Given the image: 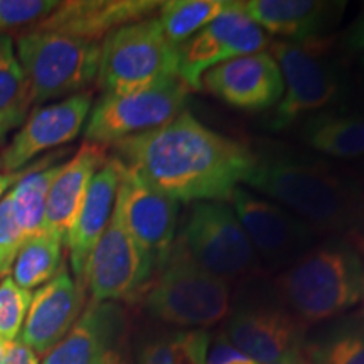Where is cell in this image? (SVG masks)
<instances>
[{"label":"cell","instance_id":"25","mask_svg":"<svg viewBox=\"0 0 364 364\" xmlns=\"http://www.w3.org/2000/svg\"><path fill=\"white\" fill-rule=\"evenodd\" d=\"M311 364H364V312L327 327L304 344Z\"/></svg>","mask_w":364,"mask_h":364},{"label":"cell","instance_id":"8","mask_svg":"<svg viewBox=\"0 0 364 364\" xmlns=\"http://www.w3.org/2000/svg\"><path fill=\"white\" fill-rule=\"evenodd\" d=\"M176 241L199 265L228 284L260 270L252 241L226 201L193 203Z\"/></svg>","mask_w":364,"mask_h":364},{"label":"cell","instance_id":"39","mask_svg":"<svg viewBox=\"0 0 364 364\" xmlns=\"http://www.w3.org/2000/svg\"><path fill=\"white\" fill-rule=\"evenodd\" d=\"M97 364H132V363L124 356V353L117 351V353L108 354L107 358H103L102 361L97 363Z\"/></svg>","mask_w":364,"mask_h":364},{"label":"cell","instance_id":"3","mask_svg":"<svg viewBox=\"0 0 364 364\" xmlns=\"http://www.w3.org/2000/svg\"><path fill=\"white\" fill-rule=\"evenodd\" d=\"M364 265L341 240L312 247L275 279L277 295L306 326L348 312L363 299Z\"/></svg>","mask_w":364,"mask_h":364},{"label":"cell","instance_id":"4","mask_svg":"<svg viewBox=\"0 0 364 364\" xmlns=\"http://www.w3.org/2000/svg\"><path fill=\"white\" fill-rule=\"evenodd\" d=\"M140 300L157 321L182 329H206L230 314L231 289L174 241Z\"/></svg>","mask_w":364,"mask_h":364},{"label":"cell","instance_id":"15","mask_svg":"<svg viewBox=\"0 0 364 364\" xmlns=\"http://www.w3.org/2000/svg\"><path fill=\"white\" fill-rule=\"evenodd\" d=\"M307 327L282 304H243L223 334L258 364H272L304 349Z\"/></svg>","mask_w":364,"mask_h":364},{"label":"cell","instance_id":"28","mask_svg":"<svg viewBox=\"0 0 364 364\" xmlns=\"http://www.w3.org/2000/svg\"><path fill=\"white\" fill-rule=\"evenodd\" d=\"M231 0H169L162 2L157 21L176 48L220 17Z\"/></svg>","mask_w":364,"mask_h":364},{"label":"cell","instance_id":"16","mask_svg":"<svg viewBox=\"0 0 364 364\" xmlns=\"http://www.w3.org/2000/svg\"><path fill=\"white\" fill-rule=\"evenodd\" d=\"M213 97L241 112H265L284 97V78L270 53H257L223 63L201 80Z\"/></svg>","mask_w":364,"mask_h":364},{"label":"cell","instance_id":"2","mask_svg":"<svg viewBox=\"0 0 364 364\" xmlns=\"http://www.w3.org/2000/svg\"><path fill=\"white\" fill-rule=\"evenodd\" d=\"M247 184L289 208L316 233H354L364 226V191L318 161L267 149L255 154Z\"/></svg>","mask_w":364,"mask_h":364},{"label":"cell","instance_id":"30","mask_svg":"<svg viewBox=\"0 0 364 364\" xmlns=\"http://www.w3.org/2000/svg\"><path fill=\"white\" fill-rule=\"evenodd\" d=\"M33 292L24 290L11 275L0 280V338L7 343L19 339Z\"/></svg>","mask_w":364,"mask_h":364},{"label":"cell","instance_id":"17","mask_svg":"<svg viewBox=\"0 0 364 364\" xmlns=\"http://www.w3.org/2000/svg\"><path fill=\"white\" fill-rule=\"evenodd\" d=\"M86 290L66 265L33 294L19 341L44 356L68 334L85 309Z\"/></svg>","mask_w":364,"mask_h":364},{"label":"cell","instance_id":"36","mask_svg":"<svg viewBox=\"0 0 364 364\" xmlns=\"http://www.w3.org/2000/svg\"><path fill=\"white\" fill-rule=\"evenodd\" d=\"M51 156V154H48V156L38 159V161H34L33 164H29V166L24 167V169L21 171H16V172H0V201H2L6 196L11 193L14 186L19 182L22 177H26L29 172H33L34 169H38L39 166H43V164L48 161V157Z\"/></svg>","mask_w":364,"mask_h":364},{"label":"cell","instance_id":"29","mask_svg":"<svg viewBox=\"0 0 364 364\" xmlns=\"http://www.w3.org/2000/svg\"><path fill=\"white\" fill-rule=\"evenodd\" d=\"M29 103L26 76L11 36H0V112Z\"/></svg>","mask_w":364,"mask_h":364},{"label":"cell","instance_id":"18","mask_svg":"<svg viewBox=\"0 0 364 364\" xmlns=\"http://www.w3.org/2000/svg\"><path fill=\"white\" fill-rule=\"evenodd\" d=\"M127 332L129 314L122 304L91 300L41 364H97L108 354L122 351Z\"/></svg>","mask_w":364,"mask_h":364},{"label":"cell","instance_id":"21","mask_svg":"<svg viewBox=\"0 0 364 364\" xmlns=\"http://www.w3.org/2000/svg\"><path fill=\"white\" fill-rule=\"evenodd\" d=\"M118 169L112 157L100 167L90 182V188L81 204L78 216L68 233L65 247L70 253V267L73 277L85 287L86 268L93 250L97 248L108 223L112 220L113 208L117 201Z\"/></svg>","mask_w":364,"mask_h":364},{"label":"cell","instance_id":"26","mask_svg":"<svg viewBox=\"0 0 364 364\" xmlns=\"http://www.w3.org/2000/svg\"><path fill=\"white\" fill-rule=\"evenodd\" d=\"M208 351L206 329L166 331L145 339L132 364H206Z\"/></svg>","mask_w":364,"mask_h":364},{"label":"cell","instance_id":"20","mask_svg":"<svg viewBox=\"0 0 364 364\" xmlns=\"http://www.w3.org/2000/svg\"><path fill=\"white\" fill-rule=\"evenodd\" d=\"M344 2L322 0H248L247 16L265 33L290 43L324 39L343 17Z\"/></svg>","mask_w":364,"mask_h":364},{"label":"cell","instance_id":"10","mask_svg":"<svg viewBox=\"0 0 364 364\" xmlns=\"http://www.w3.org/2000/svg\"><path fill=\"white\" fill-rule=\"evenodd\" d=\"M156 273L154 260L125 230L113 208L112 220L91 253L85 287L97 302H135Z\"/></svg>","mask_w":364,"mask_h":364},{"label":"cell","instance_id":"32","mask_svg":"<svg viewBox=\"0 0 364 364\" xmlns=\"http://www.w3.org/2000/svg\"><path fill=\"white\" fill-rule=\"evenodd\" d=\"M24 240V233L14 216L11 193H9L0 201V277L2 279L12 273L14 262Z\"/></svg>","mask_w":364,"mask_h":364},{"label":"cell","instance_id":"44","mask_svg":"<svg viewBox=\"0 0 364 364\" xmlns=\"http://www.w3.org/2000/svg\"><path fill=\"white\" fill-rule=\"evenodd\" d=\"M363 65H364V58H363Z\"/></svg>","mask_w":364,"mask_h":364},{"label":"cell","instance_id":"14","mask_svg":"<svg viewBox=\"0 0 364 364\" xmlns=\"http://www.w3.org/2000/svg\"><path fill=\"white\" fill-rule=\"evenodd\" d=\"M91 108V91L36 108L11 142L0 150V172L24 169L44 152L73 142L85 129Z\"/></svg>","mask_w":364,"mask_h":364},{"label":"cell","instance_id":"6","mask_svg":"<svg viewBox=\"0 0 364 364\" xmlns=\"http://www.w3.org/2000/svg\"><path fill=\"white\" fill-rule=\"evenodd\" d=\"M329 44L327 38L270 43V54L280 68L285 88L284 98L273 107L268 118L272 130L287 129L304 115L322 112L343 97L344 73L329 56Z\"/></svg>","mask_w":364,"mask_h":364},{"label":"cell","instance_id":"11","mask_svg":"<svg viewBox=\"0 0 364 364\" xmlns=\"http://www.w3.org/2000/svg\"><path fill=\"white\" fill-rule=\"evenodd\" d=\"M268 46V34L247 16L243 2H231L220 17L177 48V76L189 90L198 91L209 70L231 59L263 53Z\"/></svg>","mask_w":364,"mask_h":364},{"label":"cell","instance_id":"37","mask_svg":"<svg viewBox=\"0 0 364 364\" xmlns=\"http://www.w3.org/2000/svg\"><path fill=\"white\" fill-rule=\"evenodd\" d=\"M344 46L349 51H364V9L358 16V19L349 26L344 36Z\"/></svg>","mask_w":364,"mask_h":364},{"label":"cell","instance_id":"7","mask_svg":"<svg viewBox=\"0 0 364 364\" xmlns=\"http://www.w3.org/2000/svg\"><path fill=\"white\" fill-rule=\"evenodd\" d=\"M177 68V48L166 38L157 17H149L103 39L97 81L103 95L130 93L176 78Z\"/></svg>","mask_w":364,"mask_h":364},{"label":"cell","instance_id":"34","mask_svg":"<svg viewBox=\"0 0 364 364\" xmlns=\"http://www.w3.org/2000/svg\"><path fill=\"white\" fill-rule=\"evenodd\" d=\"M243 356L245 354L238 351V349L226 339L225 334H220V338L215 341L213 348L208 351L206 364H226Z\"/></svg>","mask_w":364,"mask_h":364},{"label":"cell","instance_id":"19","mask_svg":"<svg viewBox=\"0 0 364 364\" xmlns=\"http://www.w3.org/2000/svg\"><path fill=\"white\" fill-rule=\"evenodd\" d=\"M161 6L156 0H68L33 29L102 43L113 31L152 17Z\"/></svg>","mask_w":364,"mask_h":364},{"label":"cell","instance_id":"1","mask_svg":"<svg viewBox=\"0 0 364 364\" xmlns=\"http://www.w3.org/2000/svg\"><path fill=\"white\" fill-rule=\"evenodd\" d=\"M112 157L177 203L228 201L255 167L248 145L186 110L156 130L113 144Z\"/></svg>","mask_w":364,"mask_h":364},{"label":"cell","instance_id":"5","mask_svg":"<svg viewBox=\"0 0 364 364\" xmlns=\"http://www.w3.org/2000/svg\"><path fill=\"white\" fill-rule=\"evenodd\" d=\"M16 53L31 105L85 93L98 80L102 43L31 29L16 39Z\"/></svg>","mask_w":364,"mask_h":364},{"label":"cell","instance_id":"13","mask_svg":"<svg viewBox=\"0 0 364 364\" xmlns=\"http://www.w3.org/2000/svg\"><path fill=\"white\" fill-rule=\"evenodd\" d=\"M113 161L118 169L115 213L157 270L176 241L179 203L149 186L117 159Z\"/></svg>","mask_w":364,"mask_h":364},{"label":"cell","instance_id":"22","mask_svg":"<svg viewBox=\"0 0 364 364\" xmlns=\"http://www.w3.org/2000/svg\"><path fill=\"white\" fill-rule=\"evenodd\" d=\"M107 161V147L91 142L81 144L78 152L65 161L49 189L43 233L66 243L90 182Z\"/></svg>","mask_w":364,"mask_h":364},{"label":"cell","instance_id":"31","mask_svg":"<svg viewBox=\"0 0 364 364\" xmlns=\"http://www.w3.org/2000/svg\"><path fill=\"white\" fill-rule=\"evenodd\" d=\"M58 4L56 0H0V36L39 24Z\"/></svg>","mask_w":364,"mask_h":364},{"label":"cell","instance_id":"35","mask_svg":"<svg viewBox=\"0 0 364 364\" xmlns=\"http://www.w3.org/2000/svg\"><path fill=\"white\" fill-rule=\"evenodd\" d=\"M4 364H41V361L33 349L16 339L12 343H7Z\"/></svg>","mask_w":364,"mask_h":364},{"label":"cell","instance_id":"42","mask_svg":"<svg viewBox=\"0 0 364 364\" xmlns=\"http://www.w3.org/2000/svg\"><path fill=\"white\" fill-rule=\"evenodd\" d=\"M359 171H361V174H363V177H364V161L361 162V166H359Z\"/></svg>","mask_w":364,"mask_h":364},{"label":"cell","instance_id":"40","mask_svg":"<svg viewBox=\"0 0 364 364\" xmlns=\"http://www.w3.org/2000/svg\"><path fill=\"white\" fill-rule=\"evenodd\" d=\"M226 364H258V363L253 361V359H250L248 356H243V358H238V359H235V361L226 363Z\"/></svg>","mask_w":364,"mask_h":364},{"label":"cell","instance_id":"43","mask_svg":"<svg viewBox=\"0 0 364 364\" xmlns=\"http://www.w3.org/2000/svg\"><path fill=\"white\" fill-rule=\"evenodd\" d=\"M363 297H364V275H363Z\"/></svg>","mask_w":364,"mask_h":364},{"label":"cell","instance_id":"9","mask_svg":"<svg viewBox=\"0 0 364 364\" xmlns=\"http://www.w3.org/2000/svg\"><path fill=\"white\" fill-rule=\"evenodd\" d=\"M189 88L179 76L145 90L103 95L91 108L85 125L86 142L113 145L129 136L156 130L184 112Z\"/></svg>","mask_w":364,"mask_h":364},{"label":"cell","instance_id":"45","mask_svg":"<svg viewBox=\"0 0 364 364\" xmlns=\"http://www.w3.org/2000/svg\"><path fill=\"white\" fill-rule=\"evenodd\" d=\"M0 279H2V277H0Z\"/></svg>","mask_w":364,"mask_h":364},{"label":"cell","instance_id":"41","mask_svg":"<svg viewBox=\"0 0 364 364\" xmlns=\"http://www.w3.org/2000/svg\"><path fill=\"white\" fill-rule=\"evenodd\" d=\"M6 349H7V341L0 338V364H4V359H6Z\"/></svg>","mask_w":364,"mask_h":364},{"label":"cell","instance_id":"24","mask_svg":"<svg viewBox=\"0 0 364 364\" xmlns=\"http://www.w3.org/2000/svg\"><path fill=\"white\" fill-rule=\"evenodd\" d=\"M65 156L66 150H56L43 166L22 177L11 191L14 216L24 233V238L43 231L49 189L65 164Z\"/></svg>","mask_w":364,"mask_h":364},{"label":"cell","instance_id":"27","mask_svg":"<svg viewBox=\"0 0 364 364\" xmlns=\"http://www.w3.org/2000/svg\"><path fill=\"white\" fill-rule=\"evenodd\" d=\"M63 247L65 243L61 240L43 231L26 238L12 267L11 277L14 282L24 290L33 292L51 280L65 265Z\"/></svg>","mask_w":364,"mask_h":364},{"label":"cell","instance_id":"33","mask_svg":"<svg viewBox=\"0 0 364 364\" xmlns=\"http://www.w3.org/2000/svg\"><path fill=\"white\" fill-rule=\"evenodd\" d=\"M29 103L16 105V107L0 112V145L4 144L11 132L21 129V125L26 122L27 113H29Z\"/></svg>","mask_w":364,"mask_h":364},{"label":"cell","instance_id":"38","mask_svg":"<svg viewBox=\"0 0 364 364\" xmlns=\"http://www.w3.org/2000/svg\"><path fill=\"white\" fill-rule=\"evenodd\" d=\"M272 364H311L309 363V359L306 356V353H304V349H300V351H295L292 354H289V356L279 359V361L272 363Z\"/></svg>","mask_w":364,"mask_h":364},{"label":"cell","instance_id":"12","mask_svg":"<svg viewBox=\"0 0 364 364\" xmlns=\"http://www.w3.org/2000/svg\"><path fill=\"white\" fill-rule=\"evenodd\" d=\"M255 252L272 268H287L314 247L316 231L270 199L236 188L230 199Z\"/></svg>","mask_w":364,"mask_h":364},{"label":"cell","instance_id":"23","mask_svg":"<svg viewBox=\"0 0 364 364\" xmlns=\"http://www.w3.org/2000/svg\"><path fill=\"white\" fill-rule=\"evenodd\" d=\"M309 147L338 159L364 157V113L322 110L309 117L302 127Z\"/></svg>","mask_w":364,"mask_h":364}]
</instances>
